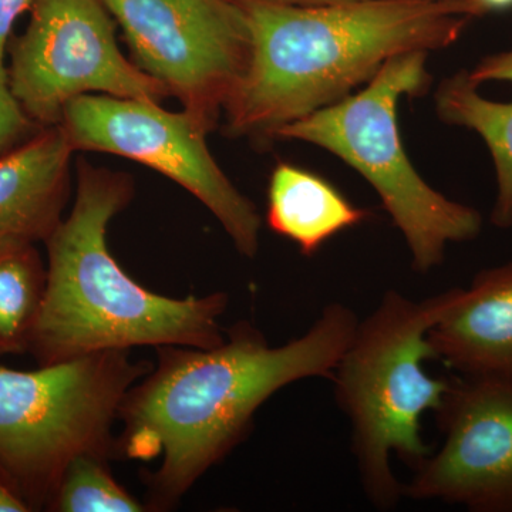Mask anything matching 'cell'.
<instances>
[{
    "instance_id": "2e32d148",
    "label": "cell",
    "mask_w": 512,
    "mask_h": 512,
    "mask_svg": "<svg viewBox=\"0 0 512 512\" xmlns=\"http://www.w3.org/2000/svg\"><path fill=\"white\" fill-rule=\"evenodd\" d=\"M109 458L84 454L74 458L64 471L50 511L57 512H143L147 505L128 493L113 477Z\"/></svg>"
},
{
    "instance_id": "7402d4cb",
    "label": "cell",
    "mask_w": 512,
    "mask_h": 512,
    "mask_svg": "<svg viewBox=\"0 0 512 512\" xmlns=\"http://www.w3.org/2000/svg\"><path fill=\"white\" fill-rule=\"evenodd\" d=\"M275 2L296 6H323L335 5V3L353 2V0H275Z\"/></svg>"
},
{
    "instance_id": "8992f818",
    "label": "cell",
    "mask_w": 512,
    "mask_h": 512,
    "mask_svg": "<svg viewBox=\"0 0 512 512\" xmlns=\"http://www.w3.org/2000/svg\"><path fill=\"white\" fill-rule=\"evenodd\" d=\"M154 363L103 350L33 372L0 366V468L29 507H47L74 458H116L114 424Z\"/></svg>"
},
{
    "instance_id": "277c9868",
    "label": "cell",
    "mask_w": 512,
    "mask_h": 512,
    "mask_svg": "<svg viewBox=\"0 0 512 512\" xmlns=\"http://www.w3.org/2000/svg\"><path fill=\"white\" fill-rule=\"evenodd\" d=\"M460 288L424 301L387 291L333 370L335 397L348 416L360 484L370 504L390 511L403 497L390 456L416 468L431 450L421 437V417L439 409L451 380L427 375L436 359L430 329L451 308Z\"/></svg>"
},
{
    "instance_id": "7a4b0ae2",
    "label": "cell",
    "mask_w": 512,
    "mask_h": 512,
    "mask_svg": "<svg viewBox=\"0 0 512 512\" xmlns=\"http://www.w3.org/2000/svg\"><path fill=\"white\" fill-rule=\"evenodd\" d=\"M247 19V72L224 113L228 134L272 138L345 99L394 57L447 49L474 19V0H353L296 6L235 0Z\"/></svg>"
},
{
    "instance_id": "3957f363",
    "label": "cell",
    "mask_w": 512,
    "mask_h": 512,
    "mask_svg": "<svg viewBox=\"0 0 512 512\" xmlns=\"http://www.w3.org/2000/svg\"><path fill=\"white\" fill-rule=\"evenodd\" d=\"M133 194L126 174L80 161L72 211L46 241L45 299L29 348L40 366L103 350L210 349L224 342L220 319L229 305L227 292L158 295L111 255L107 228Z\"/></svg>"
},
{
    "instance_id": "ac0fdd59",
    "label": "cell",
    "mask_w": 512,
    "mask_h": 512,
    "mask_svg": "<svg viewBox=\"0 0 512 512\" xmlns=\"http://www.w3.org/2000/svg\"><path fill=\"white\" fill-rule=\"evenodd\" d=\"M35 0H0V82L8 83V67H6V49L13 28L23 13L32 9Z\"/></svg>"
},
{
    "instance_id": "52a82bcc",
    "label": "cell",
    "mask_w": 512,
    "mask_h": 512,
    "mask_svg": "<svg viewBox=\"0 0 512 512\" xmlns=\"http://www.w3.org/2000/svg\"><path fill=\"white\" fill-rule=\"evenodd\" d=\"M60 126L74 151L130 158L181 185L220 221L239 254H258L261 215L221 170L208 131L190 114L157 101L86 94L67 103Z\"/></svg>"
},
{
    "instance_id": "e0dca14e",
    "label": "cell",
    "mask_w": 512,
    "mask_h": 512,
    "mask_svg": "<svg viewBox=\"0 0 512 512\" xmlns=\"http://www.w3.org/2000/svg\"><path fill=\"white\" fill-rule=\"evenodd\" d=\"M35 124L13 97L8 83L0 82V154L19 146Z\"/></svg>"
},
{
    "instance_id": "4fadbf2b",
    "label": "cell",
    "mask_w": 512,
    "mask_h": 512,
    "mask_svg": "<svg viewBox=\"0 0 512 512\" xmlns=\"http://www.w3.org/2000/svg\"><path fill=\"white\" fill-rule=\"evenodd\" d=\"M369 218V211L353 205L322 175L289 163H279L272 171L266 224L305 256L315 255L329 239Z\"/></svg>"
},
{
    "instance_id": "9a60e30c",
    "label": "cell",
    "mask_w": 512,
    "mask_h": 512,
    "mask_svg": "<svg viewBox=\"0 0 512 512\" xmlns=\"http://www.w3.org/2000/svg\"><path fill=\"white\" fill-rule=\"evenodd\" d=\"M46 284L35 244H0V356L29 350Z\"/></svg>"
},
{
    "instance_id": "44dd1931",
    "label": "cell",
    "mask_w": 512,
    "mask_h": 512,
    "mask_svg": "<svg viewBox=\"0 0 512 512\" xmlns=\"http://www.w3.org/2000/svg\"><path fill=\"white\" fill-rule=\"evenodd\" d=\"M474 2L480 6L484 15L490 12H498V10L512 8V0H474Z\"/></svg>"
},
{
    "instance_id": "8fae6325",
    "label": "cell",
    "mask_w": 512,
    "mask_h": 512,
    "mask_svg": "<svg viewBox=\"0 0 512 512\" xmlns=\"http://www.w3.org/2000/svg\"><path fill=\"white\" fill-rule=\"evenodd\" d=\"M427 339L460 376L512 377V262L483 269L460 288Z\"/></svg>"
},
{
    "instance_id": "ba28073f",
    "label": "cell",
    "mask_w": 512,
    "mask_h": 512,
    "mask_svg": "<svg viewBox=\"0 0 512 512\" xmlns=\"http://www.w3.org/2000/svg\"><path fill=\"white\" fill-rule=\"evenodd\" d=\"M30 12L10 52L8 86L35 123L60 124L67 103L86 94L157 103L170 94L121 53L101 0H35Z\"/></svg>"
},
{
    "instance_id": "7c38bea8",
    "label": "cell",
    "mask_w": 512,
    "mask_h": 512,
    "mask_svg": "<svg viewBox=\"0 0 512 512\" xmlns=\"http://www.w3.org/2000/svg\"><path fill=\"white\" fill-rule=\"evenodd\" d=\"M73 151L56 124L0 154V244L46 242L59 227Z\"/></svg>"
},
{
    "instance_id": "5bb4252c",
    "label": "cell",
    "mask_w": 512,
    "mask_h": 512,
    "mask_svg": "<svg viewBox=\"0 0 512 512\" xmlns=\"http://www.w3.org/2000/svg\"><path fill=\"white\" fill-rule=\"evenodd\" d=\"M468 70L447 77L437 89L436 111L450 126L476 131L490 150L497 180L491 224L512 228V103L485 99Z\"/></svg>"
},
{
    "instance_id": "d6986e66",
    "label": "cell",
    "mask_w": 512,
    "mask_h": 512,
    "mask_svg": "<svg viewBox=\"0 0 512 512\" xmlns=\"http://www.w3.org/2000/svg\"><path fill=\"white\" fill-rule=\"evenodd\" d=\"M468 73L478 86L490 82L512 84V49L483 57Z\"/></svg>"
},
{
    "instance_id": "ffe728a7",
    "label": "cell",
    "mask_w": 512,
    "mask_h": 512,
    "mask_svg": "<svg viewBox=\"0 0 512 512\" xmlns=\"http://www.w3.org/2000/svg\"><path fill=\"white\" fill-rule=\"evenodd\" d=\"M32 508L0 468V512H26Z\"/></svg>"
},
{
    "instance_id": "5b68a950",
    "label": "cell",
    "mask_w": 512,
    "mask_h": 512,
    "mask_svg": "<svg viewBox=\"0 0 512 512\" xmlns=\"http://www.w3.org/2000/svg\"><path fill=\"white\" fill-rule=\"evenodd\" d=\"M429 53L414 52L384 63L359 93L279 128L274 140H295L329 151L372 185L402 232L412 268L427 274L443 264L448 245L474 241L483 215L450 200L423 180L404 148L397 107L430 84Z\"/></svg>"
},
{
    "instance_id": "9c48e42d",
    "label": "cell",
    "mask_w": 512,
    "mask_h": 512,
    "mask_svg": "<svg viewBox=\"0 0 512 512\" xmlns=\"http://www.w3.org/2000/svg\"><path fill=\"white\" fill-rule=\"evenodd\" d=\"M136 64L210 133L247 72L251 33L235 0H101Z\"/></svg>"
},
{
    "instance_id": "6da1fadb",
    "label": "cell",
    "mask_w": 512,
    "mask_h": 512,
    "mask_svg": "<svg viewBox=\"0 0 512 512\" xmlns=\"http://www.w3.org/2000/svg\"><path fill=\"white\" fill-rule=\"evenodd\" d=\"M349 306L326 305L308 332L272 348L248 322L210 349L158 346L157 365L128 390L116 458L153 461L148 511H170L208 470L247 439L256 410L288 384L328 377L357 328Z\"/></svg>"
},
{
    "instance_id": "30bf717a",
    "label": "cell",
    "mask_w": 512,
    "mask_h": 512,
    "mask_svg": "<svg viewBox=\"0 0 512 512\" xmlns=\"http://www.w3.org/2000/svg\"><path fill=\"white\" fill-rule=\"evenodd\" d=\"M443 444L403 497L473 512H512V377L460 376L436 410Z\"/></svg>"
}]
</instances>
